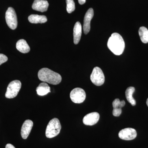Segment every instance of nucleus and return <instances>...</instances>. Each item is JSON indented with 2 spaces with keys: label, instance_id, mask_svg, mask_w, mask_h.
<instances>
[{
  "label": "nucleus",
  "instance_id": "obj_12",
  "mask_svg": "<svg viewBox=\"0 0 148 148\" xmlns=\"http://www.w3.org/2000/svg\"><path fill=\"white\" fill-rule=\"evenodd\" d=\"M33 126V122L30 120L25 121L21 128V136L24 139H27L31 132Z\"/></svg>",
  "mask_w": 148,
  "mask_h": 148
},
{
  "label": "nucleus",
  "instance_id": "obj_19",
  "mask_svg": "<svg viewBox=\"0 0 148 148\" xmlns=\"http://www.w3.org/2000/svg\"><path fill=\"white\" fill-rule=\"evenodd\" d=\"M66 2L67 4L66 10L67 12L69 13H72L75 9V3L73 0H66Z\"/></svg>",
  "mask_w": 148,
  "mask_h": 148
},
{
  "label": "nucleus",
  "instance_id": "obj_7",
  "mask_svg": "<svg viewBox=\"0 0 148 148\" xmlns=\"http://www.w3.org/2000/svg\"><path fill=\"white\" fill-rule=\"evenodd\" d=\"M86 94L84 90L80 88H74L70 93V98L74 103H81L85 101Z\"/></svg>",
  "mask_w": 148,
  "mask_h": 148
},
{
  "label": "nucleus",
  "instance_id": "obj_17",
  "mask_svg": "<svg viewBox=\"0 0 148 148\" xmlns=\"http://www.w3.org/2000/svg\"><path fill=\"white\" fill-rule=\"evenodd\" d=\"M135 91V88L132 86L127 88L125 91V97L127 101L130 103L132 106H135L136 104V101L132 97L133 93Z\"/></svg>",
  "mask_w": 148,
  "mask_h": 148
},
{
  "label": "nucleus",
  "instance_id": "obj_3",
  "mask_svg": "<svg viewBox=\"0 0 148 148\" xmlns=\"http://www.w3.org/2000/svg\"><path fill=\"white\" fill-rule=\"evenodd\" d=\"M61 128V123L57 118H53L49 123L46 130L47 138H52L58 135Z\"/></svg>",
  "mask_w": 148,
  "mask_h": 148
},
{
  "label": "nucleus",
  "instance_id": "obj_20",
  "mask_svg": "<svg viewBox=\"0 0 148 148\" xmlns=\"http://www.w3.org/2000/svg\"><path fill=\"white\" fill-rule=\"evenodd\" d=\"M125 104V101L123 100L121 101L118 98L115 99L112 103L114 108H121L122 107H124Z\"/></svg>",
  "mask_w": 148,
  "mask_h": 148
},
{
  "label": "nucleus",
  "instance_id": "obj_6",
  "mask_svg": "<svg viewBox=\"0 0 148 148\" xmlns=\"http://www.w3.org/2000/svg\"><path fill=\"white\" fill-rule=\"evenodd\" d=\"M5 20L9 27L12 30L16 29L17 26V16L15 10L12 8L9 7L5 13Z\"/></svg>",
  "mask_w": 148,
  "mask_h": 148
},
{
  "label": "nucleus",
  "instance_id": "obj_10",
  "mask_svg": "<svg viewBox=\"0 0 148 148\" xmlns=\"http://www.w3.org/2000/svg\"><path fill=\"white\" fill-rule=\"evenodd\" d=\"M100 118V115L96 112L87 114L84 117L83 122L87 125H93L98 123Z\"/></svg>",
  "mask_w": 148,
  "mask_h": 148
},
{
  "label": "nucleus",
  "instance_id": "obj_9",
  "mask_svg": "<svg viewBox=\"0 0 148 148\" xmlns=\"http://www.w3.org/2000/svg\"><path fill=\"white\" fill-rule=\"evenodd\" d=\"M94 15V11L92 8L88 10L85 15L84 21L83 30L85 34H87L90 32V21Z\"/></svg>",
  "mask_w": 148,
  "mask_h": 148
},
{
  "label": "nucleus",
  "instance_id": "obj_22",
  "mask_svg": "<svg viewBox=\"0 0 148 148\" xmlns=\"http://www.w3.org/2000/svg\"><path fill=\"white\" fill-rule=\"evenodd\" d=\"M8 60L7 56L4 54L0 53V66L2 64L5 63Z\"/></svg>",
  "mask_w": 148,
  "mask_h": 148
},
{
  "label": "nucleus",
  "instance_id": "obj_1",
  "mask_svg": "<svg viewBox=\"0 0 148 148\" xmlns=\"http://www.w3.org/2000/svg\"><path fill=\"white\" fill-rule=\"evenodd\" d=\"M108 47L115 55H120L124 51L125 44L121 36L118 33H114L109 38Z\"/></svg>",
  "mask_w": 148,
  "mask_h": 148
},
{
  "label": "nucleus",
  "instance_id": "obj_14",
  "mask_svg": "<svg viewBox=\"0 0 148 148\" xmlns=\"http://www.w3.org/2000/svg\"><path fill=\"white\" fill-rule=\"evenodd\" d=\"M28 20L32 24L45 23L47 21V18L45 15H39L38 14H32L28 17Z\"/></svg>",
  "mask_w": 148,
  "mask_h": 148
},
{
  "label": "nucleus",
  "instance_id": "obj_2",
  "mask_svg": "<svg viewBox=\"0 0 148 148\" xmlns=\"http://www.w3.org/2000/svg\"><path fill=\"white\" fill-rule=\"evenodd\" d=\"M38 77L40 80L53 85L59 84L62 80L61 75L47 68H43L39 71Z\"/></svg>",
  "mask_w": 148,
  "mask_h": 148
},
{
  "label": "nucleus",
  "instance_id": "obj_23",
  "mask_svg": "<svg viewBox=\"0 0 148 148\" xmlns=\"http://www.w3.org/2000/svg\"><path fill=\"white\" fill-rule=\"evenodd\" d=\"M5 148H15V147L10 144H8L6 145Z\"/></svg>",
  "mask_w": 148,
  "mask_h": 148
},
{
  "label": "nucleus",
  "instance_id": "obj_25",
  "mask_svg": "<svg viewBox=\"0 0 148 148\" xmlns=\"http://www.w3.org/2000/svg\"><path fill=\"white\" fill-rule=\"evenodd\" d=\"M147 106L148 107V99H147Z\"/></svg>",
  "mask_w": 148,
  "mask_h": 148
},
{
  "label": "nucleus",
  "instance_id": "obj_18",
  "mask_svg": "<svg viewBox=\"0 0 148 148\" xmlns=\"http://www.w3.org/2000/svg\"><path fill=\"white\" fill-rule=\"evenodd\" d=\"M139 34L140 39L144 43L148 42V30L145 27H140L139 30Z\"/></svg>",
  "mask_w": 148,
  "mask_h": 148
},
{
  "label": "nucleus",
  "instance_id": "obj_21",
  "mask_svg": "<svg viewBox=\"0 0 148 148\" xmlns=\"http://www.w3.org/2000/svg\"><path fill=\"white\" fill-rule=\"evenodd\" d=\"M121 113V108H114L113 110V115L114 116H119Z\"/></svg>",
  "mask_w": 148,
  "mask_h": 148
},
{
  "label": "nucleus",
  "instance_id": "obj_15",
  "mask_svg": "<svg viewBox=\"0 0 148 148\" xmlns=\"http://www.w3.org/2000/svg\"><path fill=\"white\" fill-rule=\"evenodd\" d=\"M16 48L18 51L22 53H27L30 51L29 46L25 40L21 39L18 41L16 44Z\"/></svg>",
  "mask_w": 148,
  "mask_h": 148
},
{
  "label": "nucleus",
  "instance_id": "obj_8",
  "mask_svg": "<svg viewBox=\"0 0 148 148\" xmlns=\"http://www.w3.org/2000/svg\"><path fill=\"white\" fill-rule=\"evenodd\" d=\"M136 130L132 128H125L122 129L119 133V137L122 140H131L137 137Z\"/></svg>",
  "mask_w": 148,
  "mask_h": 148
},
{
  "label": "nucleus",
  "instance_id": "obj_4",
  "mask_svg": "<svg viewBox=\"0 0 148 148\" xmlns=\"http://www.w3.org/2000/svg\"><path fill=\"white\" fill-rule=\"evenodd\" d=\"M21 84L19 80L13 81L9 84L5 93V97L7 98H13L17 96L21 89Z\"/></svg>",
  "mask_w": 148,
  "mask_h": 148
},
{
  "label": "nucleus",
  "instance_id": "obj_24",
  "mask_svg": "<svg viewBox=\"0 0 148 148\" xmlns=\"http://www.w3.org/2000/svg\"><path fill=\"white\" fill-rule=\"evenodd\" d=\"M86 0H78V2L80 5H83L86 2Z\"/></svg>",
  "mask_w": 148,
  "mask_h": 148
},
{
  "label": "nucleus",
  "instance_id": "obj_5",
  "mask_svg": "<svg viewBox=\"0 0 148 148\" xmlns=\"http://www.w3.org/2000/svg\"><path fill=\"white\" fill-rule=\"evenodd\" d=\"M90 78L92 83L97 86H101L105 82L104 73L102 70L98 67L94 68L90 75Z\"/></svg>",
  "mask_w": 148,
  "mask_h": 148
},
{
  "label": "nucleus",
  "instance_id": "obj_13",
  "mask_svg": "<svg viewBox=\"0 0 148 148\" xmlns=\"http://www.w3.org/2000/svg\"><path fill=\"white\" fill-rule=\"evenodd\" d=\"M82 34V27L81 24L77 21L75 24L73 29L74 44L77 45L79 42Z\"/></svg>",
  "mask_w": 148,
  "mask_h": 148
},
{
  "label": "nucleus",
  "instance_id": "obj_16",
  "mask_svg": "<svg viewBox=\"0 0 148 148\" xmlns=\"http://www.w3.org/2000/svg\"><path fill=\"white\" fill-rule=\"evenodd\" d=\"M36 90L38 95L44 96L50 92V88L46 83L42 82L40 84Z\"/></svg>",
  "mask_w": 148,
  "mask_h": 148
},
{
  "label": "nucleus",
  "instance_id": "obj_11",
  "mask_svg": "<svg viewBox=\"0 0 148 148\" xmlns=\"http://www.w3.org/2000/svg\"><path fill=\"white\" fill-rule=\"evenodd\" d=\"M49 3L45 0H35L32 5V8L34 10L44 12L47 11Z\"/></svg>",
  "mask_w": 148,
  "mask_h": 148
}]
</instances>
